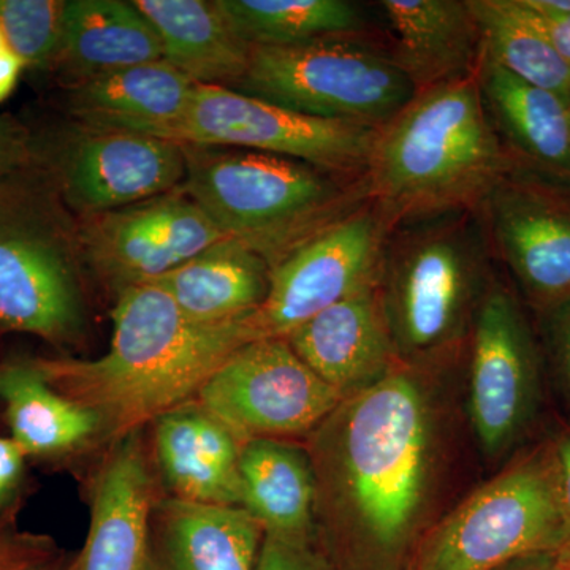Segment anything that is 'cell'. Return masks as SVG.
<instances>
[{
	"mask_svg": "<svg viewBox=\"0 0 570 570\" xmlns=\"http://www.w3.org/2000/svg\"><path fill=\"white\" fill-rule=\"evenodd\" d=\"M22 62L11 52L10 48L0 50V102L13 91L22 70Z\"/></svg>",
	"mask_w": 570,
	"mask_h": 570,
	"instance_id": "74e56055",
	"label": "cell"
},
{
	"mask_svg": "<svg viewBox=\"0 0 570 570\" xmlns=\"http://www.w3.org/2000/svg\"><path fill=\"white\" fill-rule=\"evenodd\" d=\"M184 178L183 145L153 135L80 124L56 156L59 193L86 217L170 193Z\"/></svg>",
	"mask_w": 570,
	"mask_h": 570,
	"instance_id": "9a60e30c",
	"label": "cell"
},
{
	"mask_svg": "<svg viewBox=\"0 0 570 570\" xmlns=\"http://www.w3.org/2000/svg\"><path fill=\"white\" fill-rule=\"evenodd\" d=\"M549 321L550 348L570 393V302L543 314Z\"/></svg>",
	"mask_w": 570,
	"mask_h": 570,
	"instance_id": "836d02e7",
	"label": "cell"
},
{
	"mask_svg": "<svg viewBox=\"0 0 570 570\" xmlns=\"http://www.w3.org/2000/svg\"><path fill=\"white\" fill-rule=\"evenodd\" d=\"M236 32L253 47L358 37L365 20L347 0H217Z\"/></svg>",
	"mask_w": 570,
	"mask_h": 570,
	"instance_id": "f1b7e54d",
	"label": "cell"
},
{
	"mask_svg": "<svg viewBox=\"0 0 570 570\" xmlns=\"http://www.w3.org/2000/svg\"><path fill=\"white\" fill-rule=\"evenodd\" d=\"M51 570H66V562H63V558Z\"/></svg>",
	"mask_w": 570,
	"mask_h": 570,
	"instance_id": "b9f144b4",
	"label": "cell"
},
{
	"mask_svg": "<svg viewBox=\"0 0 570 570\" xmlns=\"http://www.w3.org/2000/svg\"><path fill=\"white\" fill-rule=\"evenodd\" d=\"M344 400L284 337L239 347L195 397L243 442L314 433Z\"/></svg>",
	"mask_w": 570,
	"mask_h": 570,
	"instance_id": "30bf717a",
	"label": "cell"
},
{
	"mask_svg": "<svg viewBox=\"0 0 570 570\" xmlns=\"http://www.w3.org/2000/svg\"><path fill=\"white\" fill-rule=\"evenodd\" d=\"M154 480L138 433L115 442L94 489L91 524L66 570H141Z\"/></svg>",
	"mask_w": 570,
	"mask_h": 570,
	"instance_id": "ac0fdd59",
	"label": "cell"
},
{
	"mask_svg": "<svg viewBox=\"0 0 570 570\" xmlns=\"http://www.w3.org/2000/svg\"><path fill=\"white\" fill-rule=\"evenodd\" d=\"M156 459L174 498L239 508V455L245 442L197 401L154 422Z\"/></svg>",
	"mask_w": 570,
	"mask_h": 570,
	"instance_id": "d6986e66",
	"label": "cell"
},
{
	"mask_svg": "<svg viewBox=\"0 0 570 570\" xmlns=\"http://www.w3.org/2000/svg\"><path fill=\"white\" fill-rule=\"evenodd\" d=\"M28 164L0 178V330L75 343L86 325L80 246Z\"/></svg>",
	"mask_w": 570,
	"mask_h": 570,
	"instance_id": "8992f818",
	"label": "cell"
},
{
	"mask_svg": "<svg viewBox=\"0 0 570 570\" xmlns=\"http://www.w3.org/2000/svg\"><path fill=\"white\" fill-rule=\"evenodd\" d=\"M264 538L245 509L156 498L141 570H255Z\"/></svg>",
	"mask_w": 570,
	"mask_h": 570,
	"instance_id": "e0dca14e",
	"label": "cell"
},
{
	"mask_svg": "<svg viewBox=\"0 0 570 570\" xmlns=\"http://www.w3.org/2000/svg\"><path fill=\"white\" fill-rule=\"evenodd\" d=\"M254 314L200 324L184 316L159 285L118 292L108 351L92 360H37L51 387L91 412L112 444L195 401L238 351L262 340Z\"/></svg>",
	"mask_w": 570,
	"mask_h": 570,
	"instance_id": "7a4b0ae2",
	"label": "cell"
},
{
	"mask_svg": "<svg viewBox=\"0 0 570 570\" xmlns=\"http://www.w3.org/2000/svg\"><path fill=\"white\" fill-rule=\"evenodd\" d=\"M284 340L325 384L346 397L395 366V343L377 285L326 307Z\"/></svg>",
	"mask_w": 570,
	"mask_h": 570,
	"instance_id": "2e32d148",
	"label": "cell"
},
{
	"mask_svg": "<svg viewBox=\"0 0 570 570\" xmlns=\"http://www.w3.org/2000/svg\"><path fill=\"white\" fill-rule=\"evenodd\" d=\"M183 187L219 227L275 266L322 228L366 204L365 176L249 149L183 145Z\"/></svg>",
	"mask_w": 570,
	"mask_h": 570,
	"instance_id": "277c9868",
	"label": "cell"
},
{
	"mask_svg": "<svg viewBox=\"0 0 570 570\" xmlns=\"http://www.w3.org/2000/svg\"><path fill=\"white\" fill-rule=\"evenodd\" d=\"M560 570H570V566H562L560 562Z\"/></svg>",
	"mask_w": 570,
	"mask_h": 570,
	"instance_id": "7bdbcfd3",
	"label": "cell"
},
{
	"mask_svg": "<svg viewBox=\"0 0 570 570\" xmlns=\"http://www.w3.org/2000/svg\"><path fill=\"white\" fill-rule=\"evenodd\" d=\"M80 254L116 292L159 279L223 242L212 217L184 189L86 217Z\"/></svg>",
	"mask_w": 570,
	"mask_h": 570,
	"instance_id": "4fadbf2b",
	"label": "cell"
},
{
	"mask_svg": "<svg viewBox=\"0 0 570 570\" xmlns=\"http://www.w3.org/2000/svg\"><path fill=\"white\" fill-rule=\"evenodd\" d=\"M478 214L491 255L539 313L570 302V179L513 159Z\"/></svg>",
	"mask_w": 570,
	"mask_h": 570,
	"instance_id": "8fae6325",
	"label": "cell"
},
{
	"mask_svg": "<svg viewBox=\"0 0 570 570\" xmlns=\"http://www.w3.org/2000/svg\"><path fill=\"white\" fill-rule=\"evenodd\" d=\"M195 82L164 59L71 85L70 111L82 126L165 134L181 121Z\"/></svg>",
	"mask_w": 570,
	"mask_h": 570,
	"instance_id": "44dd1931",
	"label": "cell"
},
{
	"mask_svg": "<svg viewBox=\"0 0 570 570\" xmlns=\"http://www.w3.org/2000/svg\"><path fill=\"white\" fill-rule=\"evenodd\" d=\"M512 163L475 73L417 92L377 130L365 171L367 198L392 228L478 212Z\"/></svg>",
	"mask_w": 570,
	"mask_h": 570,
	"instance_id": "3957f363",
	"label": "cell"
},
{
	"mask_svg": "<svg viewBox=\"0 0 570 570\" xmlns=\"http://www.w3.org/2000/svg\"><path fill=\"white\" fill-rule=\"evenodd\" d=\"M0 400L24 455H62L100 438L91 412L52 389L36 362L0 366Z\"/></svg>",
	"mask_w": 570,
	"mask_h": 570,
	"instance_id": "4316f807",
	"label": "cell"
},
{
	"mask_svg": "<svg viewBox=\"0 0 570 570\" xmlns=\"http://www.w3.org/2000/svg\"><path fill=\"white\" fill-rule=\"evenodd\" d=\"M66 0H0V29L24 67H58Z\"/></svg>",
	"mask_w": 570,
	"mask_h": 570,
	"instance_id": "f546056e",
	"label": "cell"
},
{
	"mask_svg": "<svg viewBox=\"0 0 570 570\" xmlns=\"http://www.w3.org/2000/svg\"><path fill=\"white\" fill-rule=\"evenodd\" d=\"M498 570H560V560L557 554H532V557L509 562Z\"/></svg>",
	"mask_w": 570,
	"mask_h": 570,
	"instance_id": "f35d334b",
	"label": "cell"
},
{
	"mask_svg": "<svg viewBox=\"0 0 570 570\" xmlns=\"http://www.w3.org/2000/svg\"><path fill=\"white\" fill-rule=\"evenodd\" d=\"M269 283L272 265L230 238L153 281L184 316L200 324H224L249 316L264 305Z\"/></svg>",
	"mask_w": 570,
	"mask_h": 570,
	"instance_id": "d4e9b609",
	"label": "cell"
},
{
	"mask_svg": "<svg viewBox=\"0 0 570 570\" xmlns=\"http://www.w3.org/2000/svg\"><path fill=\"white\" fill-rule=\"evenodd\" d=\"M255 570H333L313 546H292L265 535Z\"/></svg>",
	"mask_w": 570,
	"mask_h": 570,
	"instance_id": "1f68e13d",
	"label": "cell"
},
{
	"mask_svg": "<svg viewBox=\"0 0 570 570\" xmlns=\"http://www.w3.org/2000/svg\"><path fill=\"white\" fill-rule=\"evenodd\" d=\"M483 105L510 156L535 170L570 179V104L480 58Z\"/></svg>",
	"mask_w": 570,
	"mask_h": 570,
	"instance_id": "7402d4cb",
	"label": "cell"
},
{
	"mask_svg": "<svg viewBox=\"0 0 570 570\" xmlns=\"http://www.w3.org/2000/svg\"><path fill=\"white\" fill-rule=\"evenodd\" d=\"M239 508L265 535L313 546L316 474L309 453L281 439H250L239 455Z\"/></svg>",
	"mask_w": 570,
	"mask_h": 570,
	"instance_id": "603a6c76",
	"label": "cell"
},
{
	"mask_svg": "<svg viewBox=\"0 0 570 570\" xmlns=\"http://www.w3.org/2000/svg\"><path fill=\"white\" fill-rule=\"evenodd\" d=\"M490 257L478 212L407 220L389 232L377 291L396 354H433L460 340L491 284Z\"/></svg>",
	"mask_w": 570,
	"mask_h": 570,
	"instance_id": "5b68a950",
	"label": "cell"
},
{
	"mask_svg": "<svg viewBox=\"0 0 570 570\" xmlns=\"http://www.w3.org/2000/svg\"><path fill=\"white\" fill-rule=\"evenodd\" d=\"M24 452L11 438H0V499L6 497L20 479Z\"/></svg>",
	"mask_w": 570,
	"mask_h": 570,
	"instance_id": "d590c367",
	"label": "cell"
},
{
	"mask_svg": "<svg viewBox=\"0 0 570 570\" xmlns=\"http://www.w3.org/2000/svg\"><path fill=\"white\" fill-rule=\"evenodd\" d=\"M392 56L417 92L478 73L482 45L469 0H382Z\"/></svg>",
	"mask_w": 570,
	"mask_h": 570,
	"instance_id": "ffe728a7",
	"label": "cell"
},
{
	"mask_svg": "<svg viewBox=\"0 0 570 570\" xmlns=\"http://www.w3.org/2000/svg\"><path fill=\"white\" fill-rule=\"evenodd\" d=\"M539 352L520 303L491 283L472 325L471 419L483 449H509L539 403Z\"/></svg>",
	"mask_w": 570,
	"mask_h": 570,
	"instance_id": "5bb4252c",
	"label": "cell"
},
{
	"mask_svg": "<svg viewBox=\"0 0 570 570\" xmlns=\"http://www.w3.org/2000/svg\"><path fill=\"white\" fill-rule=\"evenodd\" d=\"M528 2L532 9L538 11L557 50L560 51L566 62L570 63V14L542 9L535 0H528Z\"/></svg>",
	"mask_w": 570,
	"mask_h": 570,
	"instance_id": "8d00e7d4",
	"label": "cell"
},
{
	"mask_svg": "<svg viewBox=\"0 0 570 570\" xmlns=\"http://www.w3.org/2000/svg\"><path fill=\"white\" fill-rule=\"evenodd\" d=\"M483 58L570 104V63L528 0H469Z\"/></svg>",
	"mask_w": 570,
	"mask_h": 570,
	"instance_id": "83f0119b",
	"label": "cell"
},
{
	"mask_svg": "<svg viewBox=\"0 0 570 570\" xmlns=\"http://www.w3.org/2000/svg\"><path fill=\"white\" fill-rule=\"evenodd\" d=\"M160 59L159 36L134 2L67 0L58 67L73 85Z\"/></svg>",
	"mask_w": 570,
	"mask_h": 570,
	"instance_id": "484cf974",
	"label": "cell"
},
{
	"mask_svg": "<svg viewBox=\"0 0 570 570\" xmlns=\"http://www.w3.org/2000/svg\"><path fill=\"white\" fill-rule=\"evenodd\" d=\"M377 130L285 110L235 89L195 85L193 99L165 140L291 157L335 171L365 176Z\"/></svg>",
	"mask_w": 570,
	"mask_h": 570,
	"instance_id": "9c48e42d",
	"label": "cell"
},
{
	"mask_svg": "<svg viewBox=\"0 0 570 570\" xmlns=\"http://www.w3.org/2000/svg\"><path fill=\"white\" fill-rule=\"evenodd\" d=\"M314 433L316 509L347 528L371 560L393 564L411 542L430 480L433 425L419 379L393 366Z\"/></svg>",
	"mask_w": 570,
	"mask_h": 570,
	"instance_id": "6da1fadb",
	"label": "cell"
},
{
	"mask_svg": "<svg viewBox=\"0 0 570 570\" xmlns=\"http://www.w3.org/2000/svg\"><path fill=\"white\" fill-rule=\"evenodd\" d=\"M3 48H7V41L6 37H3L2 29H0V50H3Z\"/></svg>",
	"mask_w": 570,
	"mask_h": 570,
	"instance_id": "60d3db41",
	"label": "cell"
},
{
	"mask_svg": "<svg viewBox=\"0 0 570 570\" xmlns=\"http://www.w3.org/2000/svg\"><path fill=\"white\" fill-rule=\"evenodd\" d=\"M234 89L299 115L373 130L417 96L392 52L358 37L253 47Z\"/></svg>",
	"mask_w": 570,
	"mask_h": 570,
	"instance_id": "52a82bcc",
	"label": "cell"
},
{
	"mask_svg": "<svg viewBox=\"0 0 570 570\" xmlns=\"http://www.w3.org/2000/svg\"><path fill=\"white\" fill-rule=\"evenodd\" d=\"M542 9L570 14V0H535Z\"/></svg>",
	"mask_w": 570,
	"mask_h": 570,
	"instance_id": "ab89813d",
	"label": "cell"
},
{
	"mask_svg": "<svg viewBox=\"0 0 570 570\" xmlns=\"http://www.w3.org/2000/svg\"><path fill=\"white\" fill-rule=\"evenodd\" d=\"M28 157L24 135L9 119L0 118V178Z\"/></svg>",
	"mask_w": 570,
	"mask_h": 570,
	"instance_id": "e575fe53",
	"label": "cell"
},
{
	"mask_svg": "<svg viewBox=\"0 0 570 570\" xmlns=\"http://www.w3.org/2000/svg\"><path fill=\"white\" fill-rule=\"evenodd\" d=\"M61 560L50 539L0 534V570H51Z\"/></svg>",
	"mask_w": 570,
	"mask_h": 570,
	"instance_id": "4dcf8cb0",
	"label": "cell"
},
{
	"mask_svg": "<svg viewBox=\"0 0 570 570\" xmlns=\"http://www.w3.org/2000/svg\"><path fill=\"white\" fill-rule=\"evenodd\" d=\"M553 448L505 469L434 531L420 570H498L532 554H560L564 543Z\"/></svg>",
	"mask_w": 570,
	"mask_h": 570,
	"instance_id": "ba28073f",
	"label": "cell"
},
{
	"mask_svg": "<svg viewBox=\"0 0 570 570\" xmlns=\"http://www.w3.org/2000/svg\"><path fill=\"white\" fill-rule=\"evenodd\" d=\"M551 448H553L554 466H557L558 491H560L566 532L558 560L562 566H570V431L561 434Z\"/></svg>",
	"mask_w": 570,
	"mask_h": 570,
	"instance_id": "d6a6232c",
	"label": "cell"
},
{
	"mask_svg": "<svg viewBox=\"0 0 570 570\" xmlns=\"http://www.w3.org/2000/svg\"><path fill=\"white\" fill-rule=\"evenodd\" d=\"M390 230L367 200L285 255L273 266L268 296L254 314L262 340L285 337L326 307L377 285Z\"/></svg>",
	"mask_w": 570,
	"mask_h": 570,
	"instance_id": "7c38bea8",
	"label": "cell"
},
{
	"mask_svg": "<svg viewBox=\"0 0 570 570\" xmlns=\"http://www.w3.org/2000/svg\"><path fill=\"white\" fill-rule=\"evenodd\" d=\"M163 43L164 61L195 85L234 89L245 77L253 45L217 0H134Z\"/></svg>",
	"mask_w": 570,
	"mask_h": 570,
	"instance_id": "cb8c5ba5",
	"label": "cell"
}]
</instances>
